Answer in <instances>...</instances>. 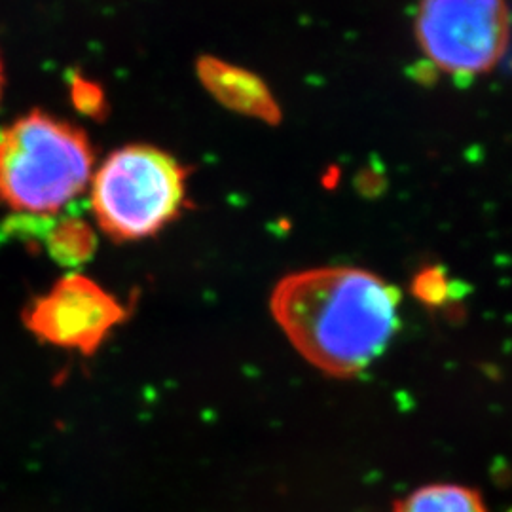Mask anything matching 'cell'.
<instances>
[{"mask_svg": "<svg viewBox=\"0 0 512 512\" xmlns=\"http://www.w3.org/2000/svg\"><path fill=\"white\" fill-rule=\"evenodd\" d=\"M401 293L361 268L329 266L287 275L270 310L294 349L332 378L372 365L399 329Z\"/></svg>", "mask_w": 512, "mask_h": 512, "instance_id": "cell-1", "label": "cell"}, {"mask_svg": "<svg viewBox=\"0 0 512 512\" xmlns=\"http://www.w3.org/2000/svg\"><path fill=\"white\" fill-rule=\"evenodd\" d=\"M92 173V143L67 120L33 110L0 128V202L16 213L54 215Z\"/></svg>", "mask_w": 512, "mask_h": 512, "instance_id": "cell-2", "label": "cell"}, {"mask_svg": "<svg viewBox=\"0 0 512 512\" xmlns=\"http://www.w3.org/2000/svg\"><path fill=\"white\" fill-rule=\"evenodd\" d=\"M186 171L171 154L150 145L112 152L92 177V211L114 241L150 238L183 209Z\"/></svg>", "mask_w": 512, "mask_h": 512, "instance_id": "cell-3", "label": "cell"}, {"mask_svg": "<svg viewBox=\"0 0 512 512\" xmlns=\"http://www.w3.org/2000/svg\"><path fill=\"white\" fill-rule=\"evenodd\" d=\"M416 38L423 54L446 73L461 76L488 73L507 52V2L421 0Z\"/></svg>", "mask_w": 512, "mask_h": 512, "instance_id": "cell-4", "label": "cell"}, {"mask_svg": "<svg viewBox=\"0 0 512 512\" xmlns=\"http://www.w3.org/2000/svg\"><path fill=\"white\" fill-rule=\"evenodd\" d=\"M126 319L128 310L116 296L80 274L61 277L23 313L25 327L38 340L82 355H93Z\"/></svg>", "mask_w": 512, "mask_h": 512, "instance_id": "cell-5", "label": "cell"}, {"mask_svg": "<svg viewBox=\"0 0 512 512\" xmlns=\"http://www.w3.org/2000/svg\"><path fill=\"white\" fill-rule=\"evenodd\" d=\"M196 73L203 88L222 107L262 120L266 124L281 122V109L275 101L274 93L270 92L266 82L255 73L213 55H203L198 59Z\"/></svg>", "mask_w": 512, "mask_h": 512, "instance_id": "cell-6", "label": "cell"}, {"mask_svg": "<svg viewBox=\"0 0 512 512\" xmlns=\"http://www.w3.org/2000/svg\"><path fill=\"white\" fill-rule=\"evenodd\" d=\"M395 512H488L475 490L456 484L425 486L395 505Z\"/></svg>", "mask_w": 512, "mask_h": 512, "instance_id": "cell-7", "label": "cell"}, {"mask_svg": "<svg viewBox=\"0 0 512 512\" xmlns=\"http://www.w3.org/2000/svg\"><path fill=\"white\" fill-rule=\"evenodd\" d=\"M48 253L57 264L74 268L88 262L95 253L97 239L88 222L82 219H63L55 222L46 236Z\"/></svg>", "mask_w": 512, "mask_h": 512, "instance_id": "cell-8", "label": "cell"}, {"mask_svg": "<svg viewBox=\"0 0 512 512\" xmlns=\"http://www.w3.org/2000/svg\"><path fill=\"white\" fill-rule=\"evenodd\" d=\"M412 293L423 304H427L431 308H437V306H442L450 298L452 283L448 281V277L440 268L431 266V268H425L414 279Z\"/></svg>", "mask_w": 512, "mask_h": 512, "instance_id": "cell-9", "label": "cell"}, {"mask_svg": "<svg viewBox=\"0 0 512 512\" xmlns=\"http://www.w3.org/2000/svg\"><path fill=\"white\" fill-rule=\"evenodd\" d=\"M71 95H73L74 107L82 114H88L92 118H103L107 110V101L101 86L82 76H74L71 82Z\"/></svg>", "mask_w": 512, "mask_h": 512, "instance_id": "cell-10", "label": "cell"}, {"mask_svg": "<svg viewBox=\"0 0 512 512\" xmlns=\"http://www.w3.org/2000/svg\"><path fill=\"white\" fill-rule=\"evenodd\" d=\"M2 92H4V69H2V61H0V99H2Z\"/></svg>", "mask_w": 512, "mask_h": 512, "instance_id": "cell-11", "label": "cell"}]
</instances>
